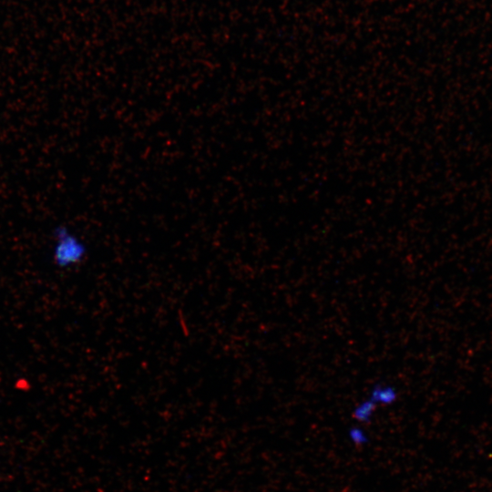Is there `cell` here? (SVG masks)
Masks as SVG:
<instances>
[{
    "label": "cell",
    "mask_w": 492,
    "mask_h": 492,
    "mask_svg": "<svg viewBox=\"0 0 492 492\" xmlns=\"http://www.w3.org/2000/svg\"><path fill=\"white\" fill-rule=\"evenodd\" d=\"M52 261L59 269L80 264L87 257L86 243L67 227L59 225L53 231Z\"/></svg>",
    "instance_id": "obj_1"
}]
</instances>
